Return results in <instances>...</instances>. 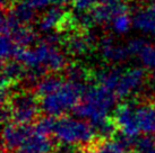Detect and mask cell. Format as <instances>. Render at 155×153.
<instances>
[{
    "label": "cell",
    "instance_id": "1",
    "mask_svg": "<svg viewBox=\"0 0 155 153\" xmlns=\"http://www.w3.org/2000/svg\"><path fill=\"white\" fill-rule=\"evenodd\" d=\"M117 96L111 90L100 85L87 87L81 102L74 109V114L83 120L96 124L109 117L108 113L116 105Z\"/></svg>",
    "mask_w": 155,
    "mask_h": 153
},
{
    "label": "cell",
    "instance_id": "2",
    "mask_svg": "<svg viewBox=\"0 0 155 153\" xmlns=\"http://www.w3.org/2000/svg\"><path fill=\"white\" fill-rule=\"evenodd\" d=\"M87 89L84 82L67 80L60 89L47 97L40 98L41 109L47 116L52 117H62V115L81 102L83 96Z\"/></svg>",
    "mask_w": 155,
    "mask_h": 153
},
{
    "label": "cell",
    "instance_id": "3",
    "mask_svg": "<svg viewBox=\"0 0 155 153\" xmlns=\"http://www.w3.org/2000/svg\"><path fill=\"white\" fill-rule=\"evenodd\" d=\"M53 135L61 144L81 145V149L86 148L99 139L90 122L67 116L57 118Z\"/></svg>",
    "mask_w": 155,
    "mask_h": 153
},
{
    "label": "cell",
    "instance_id": "4",
    "mask_svg": "<svg viewBox=\"0 0 155 153\" xmlns=\"http://www.w3.org/2000/svg\"><path fill=\"white\" fill-rule=\"evenodd\" d=\"M7 106L12 115V123L17 125H30L33 123L41 109V101L36 92L22 90L10 94L8 100L2 104Z\"/></svg>",
    "mask_w": 155,
    "mask_h": 153
},
{
    "label": "cell",
    "instance_id": "5",
    "mask_svg": "<svg viewBox=\"0 0 155 153\" xmlns=\"http://www.w3.org/2000/svg\"><path fill=\"white\" fill-rule=\"evenodd\" d=\"M136 106L137 102L135 101H126L120 104L116 107L112 116L119 128V132L133 139L138 137V134L140 132L136 119Z\"/></svg>",
    "mask_w": 155,
    "mask_h": 153
},
{
    "label": "cell",
    "instance_id": "6",
    "mask_svg": "<svg viewBox=\"0 0 155 153\" xmlns=\"http://www.w3.org/2000/svg\"><path fill=\"white\" fill-rule=\"evenodd\" d=\"M146 78L145 70L143 68H129L124 69L120 80L114 89L117 98H126L142 88Z\"/></svg>",
    "mask_w": 155,
    "mask_h": 153
},
{
    "label": "cell",
    "instance_id": "7",
    "mask_svg": "<svg viewBox=\"0 0 155 153\" xmlns=\"http://www.w3.org/2000/svg\"><path fill=\"white\" fill-rule=\"evenodd\" d=\"M127 11L126 5L122 0H99L94 8L90 11L93 25L94 24H108L118 15Z\"/></svg>",
    "mask_w": 155,
    "mask_h": 153
},
{
    "label": "cell",
    "instance_id": "8",
    "mask_svg": "<svg viewBox=\"0 0 155 153\" xmlns=\"http://www.w3.org/2000/svg\"><path fill=\"white\" fill-rule=\"evenodd\" d=\"M33 126L30 125H17L15 123H8L5 125L2 142L6 152H16V150L22 145L25 139L30 135Z\"/></svg>",
    "mask_w": 155,
    "mask_h": 153
},
{
    "label": "cell",
    "instance_id": "9",
    "mask_svg": "<svg viewBox=\"0 0 155 153\" xmlns=\"http://www.w3.org/2000/svg\"><path fill=\"white\" fill-rule=\"evenodd\" d=\"M56 148L53 140L48 135L38 133L33 126L31 134L26 137L15 153H53Z\"/></svg>",
    "mask_w": 155,
    "mask_h": 153
},
{
    "label": "cell",
    "instance_id": "10",
    "mask_svg": "<svg viewBox=\"0 0 155 153\" xmlns=\"http://www.w3.org/2000/svg\"><path fill=\"white\" fill-rule=\"evenodd\" d=\"M133 26L143 34L155 35V2L137 9L133 16Z\"/></svg>",
    "mask_w": 155,
    "mask_h": 153
},
{
    "label": "cell",
    "instance_id": "11",
    "mask_svg": "<svg viewBox=\"0 0 155 153\" xmlns=\"http://www.w3.org/2000/svg\"><path fill=\"white\" fill-rule=\"evenodd\" d=\"M100 50L102 58L109 62L119 63L130 58L127 46L118 45L112 37H104L100 43Z\"/></svg>",
    "mask_w": 155,
    "mask_h": 153
},
{
    "label": "cell",
    "instance_id": "12",
    "mask_svg": "<svg viewBox=\"0 0 155 153\" xmlns=\"http://www.w3.org/2000/svg\"><path fill=\"white\" fill-rule=\"evenodd\" d=\"M67 20H69V17L64 11V9L60 7H51L40 18L38 27L41 32L49 33L59 26L65 25Z\"/></svg>",
    "mask_w": 155,
    "mask_h": 153
},
{
    "label": "cell",
    "instance_id": "13",
    "mask_svg": "<svg viewBox=\"0 0 155 153\" xmlns=\"http://www.w3.org/2000/svg\"><path fill=\"white\" fill-rule=\"evenodd\" d=\"M136 119L140 132H155V102H145L136 106Z\"/></svg>",
    "mask_w": 155,
    "mask_h": 153
},
{
    "label": "cell",
    "instance_id": "14",
    "mask_svg": "<svg viewBox=\"0 0 155 153\" xmlns=\"http://www.w3.org/2000/svg\"><path fill=\"white\" fill-rule=\"evenodd\" d=\"M8 14L19 24L28 25L35 18L36 11L31 7L26 0H19L14 2L10 9H8Z\"/></svg>",
    "mask_w": 155,
    "mask_h": 153
},
{
    "label": "cell",
    "instance_id": "15",
    "mask_svg": "<svg viewBox=\"0 0 155 153\" xmlns=\"http://www.w3.org/2000/svg\"><path fill=\"white\" fill-rule=\"evenodd\" d=\"M93 39L90 35H73L66 41L67 51L73 55H83L90 51Z\"/></svg>",
    "mask_w": 155,
    "mask_h": 153
},
{
    "label": "cell",
    "instance_id": "16",
    "mask_svg": "<svg viewBox=\"0 0 155 153\" xmlns=\"http://www.w3.org/2000/svg\"><path fill=\"white\" fill-rule=\"evenodd\" d=\"M66 81L58 76H45L36 83L35 92L39 98L47 97L49 95L56 92L58 89H60Z\"/></svg>",
    "mask_w": 155,
    "mask_h": 153
},
{
    "label": "cell",
    "instance_id": "17",
    "mask_svg": "<svg viewBox=\"0 0 155 153\" xmlns=\"http://www.w3.org/2000/svg\"><path fill=\"white\" fill-rule=\"evenodd\" d=\"M124 69L120 67L117 68H110L107 70H103L101 72L97 73L96 76V80H97V85L102 86L107 89L111 90L112 92H114V89L118 86V82L120 80V76L122 74Z\"/></svg>",
    "mask_w": 155,
    "mask_h": 153
},
{
    "label": "cell",
    "instance_id": "18",
    "mask_svg": "<svg viewBox=\"0 0 155 153\" xmlns=\"http://www.w3.org/2000/svg\"><path fill=\"white\" fill-rule=\"evenodd\" d=\"M110 24H111L112 30L116 34H126L129 32L131 26H133V17L126 11V13L120 14L117 17L113 18Z\"/></svg>",
    "mask_w": 155,
    "mask_h": 153
},
{
    "label": "cell",
    "instance_id": "19",
    "mask_svg": "<svg viewBox=\"0 0 155 153\" xmlns=\"http://www.w3.org/2000/svg\"><path fill=\"white\" fill-rule=\"evenodd\" d=\"M57 118L58 117H52V116H44L42 118L38 119V122H35L34 128L35 131L40 134L43 135H50L53 134L54 127H56Z\"/></svg>",
    "mask_w": 155,
    "mask_h": 153
},
{
    "label": "cell",
    "instance_id": "20",
    "mask_svg": "<svg viewBox=\"0 0 155 153\" xmlns=\"http://www.w3.org/2000/svg\"><path fill=\"white\" fill-rule=\"evenodd\" d=\"M142 64L146 69L150 70H155V45L153 44H147L144 47V50L140 52L138 55Z\"/></svg>",
    "mask_w": 155,
    "mask_h": 153
},
{
    "label": "cell",
    "instance_id": "21",
    "mask_svg": "<svg viewBox=\"0 0 155 153\" xmlns=\"http://www.w3.org/2000/svg\"><path fill=\"white\" fill-rule=\"evenodd\" d=\"M155 146V140L150 135L139 136L136 139L135 148L136 151L140 153H148Z\"/></svg>",
    "mask_w": 155,
    "mask_h": 153
},
{
    "label": "cell",
    "instance_id": "22",
    "mask_svg": "<svg viewBox=\"0 0 155 153\" xmlns=\"http://www.w3.org/2000/svg\"><path fill=\"white\" fill-rule=\"evenodd\" d=\"M147 44H148V43H147L144 38L136 37V38H131L130 41H128L126 46H127V50L129 52L130 56H133V55L138 56Z\"/></svg>",
    "mask_w": 155,
    "mask_h": 153
},
{
    "label": "cell",
    "instance_id": "23",
    "mask_svg": "<svg viewBox=\"0 0 155 153\" xmlns=\"http://www.w3.org/2000/svg\"><path fill=\"white\" fill-rule=\"evenodd\" d=\"M78 152H79V150H76L71 145L61 144L57 146L53 153H78Z\"/></svg>",
    "mask_w": 155,
    "mask_h": 153
},
{
    "label": "cell",
    "instance_id": "24",
    "mask_svg": "<svg viewBox=\"0 0 155 153\" xmlns=\"http://www.w3.org/2000/svg\"><path fill=\"white\" fill-rule=\"evenodd\" d=\"M147 82L151 88H154L155 89V70H152L148 76H147Z\"/></svg>",
    "mask_w": 155,
    "mask_h": 153
},
{
    "label": "cell",
    "instance_id": "25",
    "mask_svg": "<svg viewBox=\"0 0 155 153\" xmlns=\"http://www.w3.org/2000/svg\"><path fill=\"white\" fill-rule=\"evenodd\" d=\"M14 0H1V5H2V8L4 9H6L7 7H9L10 8V5L13 6L14 5Z\"/></svg>",
    "mask_w": 155,
    "mask_h": 153
},
{
    "label": "cell",
    "instance_id": "26",
    "mask_svg": "<svg viewBox=\"0 0 155 153\" xmlns=\"http://www.w3.org/2000/svg\"><path fill=\"white\" fill-rule=\"evenodd\" d=\"M148 153H155V146H154V148H153V149H152Z\"/></svg>",
    "mask_w": 155,
    "mask_h": 153
},
{
    "label": "cell",
    "instance_id": "27",
    "mask_svg": "<svg viewBox=\"0 0 155 153\" xmlns=\"http://www.w3.org/2000/svg\"><path fill=\"white\" fill-rule=\"evenodd\" d=\"M130 153H140V152H138V151H131Z\"/></svg>",
    "mask_w": 155,
    "mask_h": 153
},
{
    "label": "cell",
    "instance_id": "28",
    "mask_svg": "<svg viewBox=\"0 0 155 153\" xmlns=\"http://www.w3.org/2000/svg\"><path fill=\"white\" fill-rule=\"evenodd\" d=\"M148 1H151V4L152 2H155V0H148Z\"/></svg>",
    "mask_w": 155,
    "mask_h": 153
}]
</instances>
